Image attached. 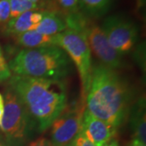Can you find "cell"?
Segmentation results:
<instances>
[{"label": "cell", "mask_w": 146, "mask_h": 146, "mask_svg": "<svg viewBox=\"0 0 146 146\" xmlns=\"http://www.w3.org/2000/svg\"><path fill=\"white\" fill-rule=\"evenodd\" d=\"M85 97L89 113L116 129L128 116L132 98L130 86L115 70L102 63L93 67Z\"/></svg>", "instance_id": "obj_1"}, {"label": "cell", "mask_w": 146, "mask_h": 146, "mask_svg": "<svg viewBox=\"0 0 146 146\" xmlns=\"http://www.w3.org/2000/svg\"><path fill=\"white\" fill-rule=\"evenodd\" d=\"M8 85L25 106L40 131L48 129L67 107L68 96L63 80L14 75Z\"/></svg>", "instance_id": "obj_2"}, {"label": "cell", "mask_w": 146, "mask_h": 146, "mask_svg": "<svg viewBox=\"0 0 146 146\" xmlns=\"http://www.w3.org/2000/svg\"><path fill=\"white\" fill-rule=\"evenodd\" d=\"M7 66L15 76L63 80L72 70L70 58L58 46L24 49Z\"/></svg>", "instance_id": "obj_3"}, {"label": "cell", "mask_w": 146, "mask_h": 146, "mask_svg": "<svg viewBox=\"0 0 146 146\" xmlns=\"http://www.w3.org/2000/svg\"><path fill=\"white\" fill-rule=\"evenodd\" d=\"M4 110L0 129L12 144L21 145L30 138L37 127L25 106L15 91L8 85L4 94Z\"/></svg>", "instance_id": "obj_4"}, {"label": "cell", "mask_w": 146, "mask_h": 146, "mask_svg": "<svg viewBox=\"0 0 146 146\" xmlns=\"http://www.w3.org/2000/svg\"><path fill=\"white\" fill-rule=\"evenodd\" d=\"M56 46L67 53L78 70L82 84V94L86 96L91 81L93 71L91 50L86 38L80 32L67 29L54 35Z\"/></svg>", "instance_id": "obj_5"}, {"label": "cell", "mask_w": 146, "mask_h": 146, "mask_svg": "<svg viewBox=\"0 0 146 146\" xmlns=\"http://www.w3.org/2000/svg\"><path fill=\"white\" fill-rule=\"evenodd\" d=\"M110 45L121 54L131 50L138 40L139 31L136 24L122 16H110L101 26Z\"/></svg>", "instance_id": "obj_6"}, {"label": "cell", "mask_w": 146, "mask_h": 146, "mask_svg": "<svg viewBox=\"0 0 146 146\" xmlns=\"http://www.w3.org/2000/svg\"><path fill=\"white\" fill-rule=\"evenodd\" d=\"M84 106L77 104L71 106L51 124V140L54 146H65L71 144L81 131Z\"/></svg>", "instance_id": "obj_7"}, {"label": "cell", "mask_w": 146, "mask_h": 146, "mask_svg": "<svg viewBox=\"0 0 146 146\" xmlns=\"http://www.w3.org/2000/svg\"><path fill=\"white\" fill-rule=\"evenodd\" d=\"M80 33L84 35L90 50L99 58L102 64L113 70L122 67L123 54L110 45L101 27L89 21Z\"/></svg>", "instance_id": "obj_8"}, {"label": "cell", "mask_w": 146, "mask_h": 146, "mask_svg": "<svg viewBox=\"0 0 146 146\" xmlns=\"http://www.w3.org/2000/svg\"><path fill=\"white\" fill-rule=\"evenodd\" d=\"M116 132L117 129L115 127L94 117L85 108L84 111L80 133H82L94 146H102L108 141L114 139Z\"/></svg>", "instance_id": "obj_9"}, {"label": "cell", "mask_w": 146, "mask_h": 146, "mask_svg": "<svg viewBox=\"0 0 146 146\" xmlns=\"http://www.w3.org/2000/svg\"><path fill=\"white\" fill-rule=\"evenodd\" d=\"M43 16V11H29L22 13L16 18L11 19L6 25V33L7 34L18 36L23 33L35 30Z\"/></svg>", "instance_id": "obj_10"}, {"label": "cell", "mask_w": 146, "mask_h": 146, "mask_svg": "<svg viewBox=\"0 0 146 146\" xmlns=\"http://www.w3.org/2000/svg\"><path fill=\"white\" fill-rule=\"evenodd\" d=\"M133 139L146 144L145 98H141L131 106L129 114Z\"/></svg>", "instance_id": "obj_11"}, {"label": "cell", "mask_w": 146, "mask_h": 146, "mask_svg": "<svg viewBox=\"0 0 146 146\" xmlns=\"http://www.w3.org/2000/svg\"><path fill=\"white\" fill-rule=\"evenodd\" d=\"M67 29L66 22L58 13L53 11H43L42 21L35 30L47 36H54Z\"/></svg>", "instance_id": "obj_12"}, {"label": "cell", "mask_w": 146, "mask_h": 146, "mask_svg": "<svg viewBox=\"0 0 146 146\" xmlns=\"http://www.w3.org/2000/svg\"><path fill=\"white\" fill-rule=\"evenodd\" d=\"M16 41L25 49L56 46L54 36H47L36 30H30L16 36Z\"/></svg>", "instance_id": "obj_13"}, {"label": "cell", "mask_w": 146, "mask_h": 146, "mask_svg": "<svg viewBox=\"0 0 146 146\" xmlns=\"http://www.w3.org/2000/svg\"><path fill=\"white\" fill-rule=\"evenodd\" d=\"M112 0H79L80 9L92 16L104 15L110 7Z\"/></svg>", "instance_id": "obj_14"}, {"label": "cell", "mask_w": 146, "mask_h": 146, "mask_svg": "<svg viewBox=\"0 0 146 146\" xmlns=\"http://www.w3.org/2000/svg\"><path fill=\"white\" fill-rule=\"evenodd\" d=\"M11 8V19L16 18L22 13L29 11H37L41 8L42 3H33L25 0H9Z\"/></svg>", "instance_id": "obj_15"}, {"label": "cell", "mask_w": 146, "mask_h": 146, "mask_svg": "<svg viewBox=\"0 0 146 146\" xmlns=\"http://www.w3.org/2000/svg\"><path fill=\"white\" fill-rule=\"evenodd\" d=\"M52 3L55 8L68 15L80 10L79 0H52Z\"/></svg>", "instance_id": "obj_16"}, {"label": "cell", "mask_w": 146, "mask_h": 146, "mask_svg": "<svg viewBox=\"0 0 146 146\" xmlns=\"http://www.w3.org/2000/svg\"><path fill=\"white\" fill-rule=\"evenodd\" d=\"M11 20L9 0H0V26H6Z\"/></svg>", "instance_id": "obj_17"}, {"label": "cell", "mask_w": 146, "mask_h": 146, "mask_svg": "<svg viewBox=\"0 0 146 146\" xmlns=\"http://www.w3.org/2000/svg\"><path fill=\"white\" fill-rule=\"evenodd\" d=\"M72 144L73 146H94L80 132V134H79L78 136L74 139V141L72 142Z\"/></svg>", "instance_id": "obj_18"}, {"label": "cell", "mask_w": 146, "mask_h": 146, "mask_svg": "<svg viewBox=\"0 0 146 146\" xmlns=\"http://www.w3.org/2000/svg\"><path fill=\"white\" fill-rule=\"evenodd\" d=\"M11 72L7 64L6 63L0 65V83H3L7 79L11 78Z\"/></svg>", "instance_id": "obj_19"}, {"label": "cell", "mask_w": 146, "mask_h": 146, "mask_svg": "<svg viewBox=\"0 0 146 146\" xmlns=\"http://www.w3.org/2000/svg\"><path fill=\"white\" fill-rule=\"evenodd\" d=\"M29 146H54L50 140L46 138H38L31 142Z\"/></svg>", "instance_id": "obj_20"}, {"label": "cell", "mask_w": 146, "mask_h": 146, "mask_svg": "<svg viewBox=\"0 0 146 146\" xmlns=\"http://www.w3.org/2000/svg\"><path fill=\"white\" fill-rule=\"evenodd\" d=\"M129 146H146V144L141 142V141H138L136 139H133L132 141H131Z\"/></svg>", "instance_id": "obj_21"}, {"label": "cell", "mask_w": 146, "mask_h": 146, "mask_svg": "<svg viewBox=\"0 0 146 146\" xmlns=\"http://www.w3.org/2000/svg\"><path fill=\"white\" fill-rule=\"evenodd\" d=\"M102 146H119V142L114 138V139H112V140H110V141H108L107 143H106V144L103 145Z\"/></svg>", "instance_id": "obj_22"}, {"label": "cell", "mask_w": 146, "mask_h": 146, "mask_svg": "<svg viewBox=\"0 0 146 146\" xmlns=\"http://www.w3.org/2000/svg\"><path fill=\"white\" fill-rule=\"evenodd\" d=\"M3 110H4V105H0V123L2 121V118L3 115Z\"/></svg>", "instance_id": "obj_23"}, {"label": "cell", "mask_w": 146, "mask_h": 146, "mask_svg": "<svg viewBox=\"0 0 146 146\" xmlns=\"http://www.w3.org/2000/svg\"><path fill=\"white\" fill-rule=\"evenodd\" d=\"M2 64H6V62L3 56V53L1 51V49H0V65H2Z\"/></svg>", "instance_id": "obj_24"}, {"label": "cell", "mask_w": 146, "mask_h": 146, "mask_svg": "<svg viewBox=\"0 0 146 146\" xmlns=\"http://www.w3.org/2000/svg\"><path fill=\"white\" fill-rule=\"evenodd\" d=\"M25 1H29V2H33V3H43L45 0H25Z\"/></svg>", "instance_id": "obj_25"}, {"label": "cell", "mask_w": 146, "mask_h": 146, "mask_svg": "<svg viewBox=\"0 0 146 146\" xmlns=\"http://www.w3.org/2000/svg\"><path fill=\"white\" fill-rule=\"evenodd\" d=\"M4 103V102H3V96L0 94V105H3Z\"/></svg>", "instance_id": "obj_26"}, {"label": "cell", "mask_w": 146, "mask_h": 146, "mask_svg": "<svg viewBox=\"0 0 146 146\" xmlns=\"http://www.w3.org/2000/svg\"><path fill=\"white\" fill-rule=\"evenodd\" d=\"M65 146H73V145H72V144L71 143V144H68V145H65Z\"/></svg>", "instance_id": "obj_27"}, {"label": "cell", "mask_w": 146, "mask_h": 146, "mask_svg": "<svg viewBox=\"0 0 146 146\" xmlns=\"http://www.w3.org/2000/svg\"><path fill=\"white\" fill-rule=\"evenodd\" d=\"M0 146H3V145H0Z\"/></svg>", "instance_id": "obj_28"}]
</instances>
